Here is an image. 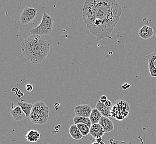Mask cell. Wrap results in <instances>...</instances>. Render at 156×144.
<instances>
[{"label": "cell", "mask_w": 156, "mask_h": 144, "mask_svg": "<svg viewBox=\"0 0 156 144\" xmlns=\"http://www.w3.org/2000/svg\"><path fill=\"white\" fill-rule=\"evenodd\" d=\"M37 9L26 7L20 16L21 24H27L32 22L36 17Z\"/></svg>", "instance_id": "obj_6"}, {"label": "cell", "mask_w": 156, "mask_h": 144, "mask_svg": "<svg viewBox=\"0 0 156 144\" xmlns=\"http://www.w3.org/2000/svg\"><path fill=\"white\" fill-rule=\"evenodd\" d=\"M96 108L102 114L103 117L109 118L111 117V108H108L105 106L104 103L101 102H98L96 104Z\"/></svg>", "instance_id": "obj_12"}, {"label": "cell", "mask_w": 156, "mask_h": 144, "mask_svg": "<svg viewBox=\"0 0 156 144\" xmlns=\"http://www.w3.org/2000/svg\"><path fill=\"white\" fill-rule=\"evenodd\" d=\"M10 113L16 121H21L26 117L24 112L22 111L21 107L18 105L15 108L13 109Z\"/></svg>", "instance_id": "obj_11"}, {"label": "cell", "mask_w": 156, "mask_h": 144, "mask_svg": "<svg viewBox=\"0 0 156 144\" xmlns=\"http://www.w3.org/2000/svg\"><path fill=\"white\" fill-rule=\"evenodd\" d=\"M26 89L27 90V92H32L33 90V85L30 84H26Z\"/></svg>", "instance_id": "obj_22"}, {"label": "cell", "mask_w": 156, "mask_h": 144, "mask_svg": "<svg viewBox=\"0 0 156 144\" xmlns=\"http://www.w3.org/2000/svg\"><path fill=\"white\" fill-rule=\"evenodd\" d=\"M129 87H130V84H128V83H125L122 86V88H123V89H124V90H126V89H128Z\"/></svg>", "instance_id": "obj_25"}, {"label": "cell", "mask_w": 156, "mask_h": 144, "mask_svg": "<svg viewBox=\"0 0 156 144\" xmlns=\"http://www.w3.org/2000/svg\"><path fill=\"white\" fill-rule=\"evenodd\" d=\"M122 9L115 0H86L83 18L87 30L97 41L109 38L120 21Z\"/></svg>", "instance_id": "obj_1"}, {"label": "cell", "mask_w": 156, "mask_h": 144, "mask_svg": "<svg viewBox=\"0 0 156 144\" xmlns=\"http://www.w3.org/2000/svg\"><path fill=\"white\" fill-rule=\"evenodd\" d=\"M91 144H100V143H98V142H93V143H92Z\"/></svg>", "instance_id": "obj_27"}, {"label": "cell", "mask_w": 156, "mask_h": 144, "mask_svg": "<svg viewBox=\"0 0 156 144\" xmlns=\"http://www.w3.org/2000/svg\"><path fill=\"white\" fill-rule=\"evenodd\" d=\"M104 104H105V106H107L108 108H111V106H112V103H111L110 100H107V101L104 103Z\"/></svg>", "instance_id": "obj_24"}, {"label": "cell", "mask_w": 156, "mask_h": 144, "mask_svg": "<svg viewBox=\"0 0 156 144\" xmlns=\"http://www.w3.org/2000/svg\"><path fill=\"white\" fill-rule=\"evenodd\" d=\"M17 105L21 107L22 111L24 112L26 117H30L33 105L29 103L25 102L24 100H21L17 102Z\"/></svg>", "instance_id": "obj_13"}, {"label": "cell", "mask_w": 156, "mask_h": 144, "mask_svg": "<svg viewBox=\"0 0 156 144\" xmlns=\"http://www.w3.org/2000/svg\"><path fill=\"white\" fill-rule=\"evenodd\" d=\"M69 132L70 136L74 140H79L83 138V135L81 134L77 125L75 124L70 126Z\"/></svg>", "instance_id": "obj_15"}, {"label": "cell", "mask_w": 156, "mask_h": 144, "mask_svg": "<svg viewBox=\"0 0 156 144\" xmlns=\"http://www.w3.org/2000/svg\"><path fill=\"white\" fill-rule=\"evenodd\" d=\"M153 29L152 27L147 25H143L138 32V36L142 39L146 40L152 38L153 36Z\"/></svg>", "instance_id": "obj_8"}, {"label": "cell", "mask_w": 156, "mask_h": 144, "mask_svg": "<svg viewBox=\"0 0 156 144\" xmlns=\"http://www.w3.org/2000/svg\"><path fill=\"white\" fill-rule=\"evenodd\" d=\"M41 138V134L37 130H30L25 135V138L30 142H35Z\"/></svg>", "instance_id": "obj_14"}, {"label": "cell", "mask_w": 156, "mask_h": 144, "mask_svg": "<svg viewBox=\"0 0 156 144\" xmlns=\"http://www.w3.org/2000/svg\"><path fill=\"white\" fill-rule=\"evenodd\" d=\"M146 58L147 60V62H154L156 60V48H154L153 52L150 54L146 56Z\"/></svg>", "instance_id": "obj_20"}, {"label": "cell", "mask_w": 156, "mask_h": 144, "mask_svg": "<svg viewBox=\"0 0 156 144\" xmlns=\"http://www.w3.org/2000/svg\"><path fill=\"white\" fill-rule=\"evenodd\" d=\"M76 125L83 136H87L89 134H90V128L87 125L85 124L79 123Z\"/></svg>", "instance_id": "obj_18"}, {"label": "cell", "mask_w": 156, "mask_h": 144, "mask_svg": "<svg viewBox=\"0 0 156 144\" xmlns=\"http://www.w3.org/2000/svg\"><path fill=\"white\" fill-rule=\"evenodd\" d=\"M104 140L102 139V138H98L95 139V142H98V143H100L101 142Z\"/></svg>", "instance_id": "obj_26"}, {"label": "cell", "mask_w": 156, "mask_h": 144, "mask_svg": "<svg viewBox=\"0 0 156 144\" xmlns=\"http://www.w3.org/2000/svg\"><path fill=\"white\" fill-rule=\"evenodd\" d=\"M54 25V20L51 16L44 12L42 16V21L37 26L30 29V35L42 36L49 35L51 33Z\"/></svg>", "instance_id": "obj_4"}, {"label": "cell", "mask_w": 156, "mask_h": 144, "mask_svg": "<svg viewBox=\"0 0 156 144\" xmlns=\"http://www.w3.org/2000/svg\"><path fill=\"white\" fill-rule=\"evenodd\" d=\"M105 144H129L126 142L124 141H119V140H115L114 139L109 140L108 141L105 140Z\"/></svg>", "instance_id": "obj_21"}, {"label": "cell", "mask_w": 156, "mask_h": 144, "mask_svg": "<svg viewBox=\"0 0 156 144\" xmlns=\"http://www.w3.org/2000/svg\"><path fill=\"white\" fill-rule=\"evenodd\" d=\"M149 72L151 77L156 78V67L154 62H148Z\"/></svg>", "instance_id": "obj_19"}, {"label": "cell", "mask_w": 156, "mask_h": 144, "mask_svg": "<svg viewBox=\"0 0 156 144\" xmlns=\"http://www.w3.org/2000/svg\"><path fill=\"white\" fill-rule=\"evenodd\" d=\"M102 117L103 116L102 114H101L100 112L95 108L93 109V110L91 113L89 119L92 125H93V124L99 123L100 119H101Z\"/></svg>", "instance_id": "obj_16"}, {"label": "cell", "mask_w": 156, "mask_h": 144, "mask_svg": "<svg viewBox=\"0 0 156 144\" xmlns=\"http://www.w3.org/2000/svg\"><path fill=\"white\" fill-rule=\"evenodd\" d=\"M105 133L102 126L99 123L93 124L90 128V134L95 139L98 138H102Z\"/></svg>", "instance_id": "obj_9"}, {"label": "cell", "mask_w": 156, "mask_h": 144, "mask_svg": "<svg viewBox=\"0 0 156 144\" xmlns=\"http://www.w3.org/2000/svg\"><path fill=\"white\" fill-rule=\"evenodd\" d=\"M99 124L102 126L105 133L111 132L114 130V125L112 121L108 117H102Z\"/></svg>", "instance_id": "obj_10"}, {"label": "cell", "mask_w": 156, "mask_h": 144, "mask_svg": "<svg viewBox=\"0 0 156 144\" xmlns=\"http://www.w3.org/2000/svg\"><path fill=\"white\" fill-rule=\"evenodd\" d=\"M49 116V108L43 102H37L33 104L30 114V120L34 124L43 125L47 123Z\"/></svg>", "instance_id": "obj_3"}, {"label": "cell", "mask_w": 156, "mask_h": 144, "mask_svg": "<svg viewBox=\"0 0 156 144\" xmlns=\"http://www.w3.org/2000/svg\"><path fill=\"white\" fill-rule=\"evenodd\" d=\"M21 51L30 63L37 64L41 63L47 57L51 51V45L42 36L30 35L22 41Z\"/></svg>", "instance_id": "obj_2"}, {"label": "cell", "mask_w": 156, "mask_h": 144, "mask_svg": "<svg viewBox=\"0 0 156 144\" xmlns=\"http://www.w3.org/2000/svg\"><path fill=\"white\" fill-rule=\"evenodd\" d=\"M130 108L128 103L122 100L115 103L111 108V117L117 120H122L129 115Z\"/></svg>", "instance_id": "obj_5"}, {"label": "cell", "mask_w": 156, "mask_h": 144, "mask_svg": "<svg viewBox=\"0 0 156 144\" xmlns=\"http://www.w3.org/2000/svg\"><path fill=\"white\" fill-rule=\"evenodd\" d=\"M107 100H108L107 96H105V95H102V96L100 97V102H101L102 103H105Z\"/></svg>", "instance_id": "obj_23"}, {"label": "cell", "mask_w": 156, "mask_h": 144, "mask_svg": "<svg viewBox=\"0 0 156 144\" xmlns=\"http://www.w3.org/2000/svg\"><path fill=\"white\" fill-rule=\"evenodd\" d=\"M93 109L91 106L87 104H83L75 106L74 113L75 116L81 117H89L92 112Z\"/></svg>", "instance_id": "obj_7"}, {"label": "cell", "mask_w": 156, "mask_h": 144, "mask_svg": "<svg viewBox=\"0 0 156 144\" xmlns=\"http://www.w3.org/2000/svg\"><path fill=\"white\" fill-rule=\"evenodd\" d=\"M73 122L75 125L78 124H85L91 128L92 126V124L90 121L89 117H81L79 116H75L73 119Z\"/></svg>", "instance_id": "obj_17"}]
</instances>
